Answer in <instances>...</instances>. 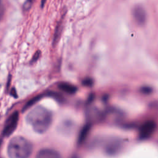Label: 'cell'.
<instances>
[{
	"instance_id": "1",
	"label": "cell",
	"mask_w": 158,
	"mask_h": 158,
	"mask_svg": "<svg viewBox=\"0 0 158 158\" xmlns=\"http://www.w3.org/2000/svg\"><path fill=\"white\" fill-rule=\"evenodd\" d=\"M26 121L35 131L43 133L50 127L52 121V115L50 110L39 106L28 113Z\"/></svg>"
},
{
	"instance_id": "2",
	"label": "cell",
	"mask_w": 158,
	"mask_h": 158,
	"mask_svg": "<svg viewBox=\"0 0 158 158\" xmlns=\"http://www.w3.org/2000/svg\"><path fill=\"white\" fill-rule=\"evenodd\" d=\"M33 146L30 141L20 136L12 138L7 146V154L10 158H28L31 154Z\"/></svg>"
},
{
	"instance_id": "3",
	"label": "cell",
	"mask_w": 158,
	"mask_h": 158,
	"mask_svg": "<svg viewBox=\"0 0 158 158\" xmlns=\"http://www.w3.org/2000/svg\"><path fill=\"white\" fill-rule=\"evenodd\" d=\"M19 114L17 111L14 112L6 120L2 134L4 136H9L15 130L19 122Z\"/></svg>"
},
{
	"instance_id": "4",
	"label": "cell",
	"mask_w": 158,
	"mask_h": 158,
	"mask_svg": "<svg viewBox=\"0 0 158 158\" xmlns=\"http://www.w3.org/2000/svg\"><path fill=\"white\" fill-rule=\"evenodd\" d=\"M133 16L135 21L139 25H143L146 22V13L142 6L137 5L133 10Z\"/></svg>"
},
{
	"instance_id": "5",
	"label": "cell",
	"mask_w": 158,
	"mask_h": 158,
	"mask_svg": "<svg viewBox=\"0 0 158 158\" xmlns=\"http://www.w3.org/2000/svg\"><path fill=\"white\" fill-rule=\"evenodd\" d=\"M35 158H61V156L60 154L54 149L44 148L38 152Z\"/></svg>"
},
{
	"instance_id": "6",
	"label": "cell",
	"mask_w": 158,
	"mask_h": 158,
	"mask_svg": "<svg viewBox=\"0 0 158 158\" xmlns=\"http://www.w3.org/2000/svg\"><path fill=\"white\" fill-rule=\"evenodd\" d=\"M57 86L60 90L70 94L75 93L77 91V88L75 86L66 82H60L58 84Z\"/></svg>"
},
{
	"instance_id": "7",
	"label": "cell",
	"mask_w": 158,
	"mask_h": 158,
	"mask_svg": "<svg viewBox=\"0 0 158 158\" xmlns=\"http://www.w3.org/2000/svg\"><path fill=\"white\" fill-rule=\"evenodd\" d=\"M44 95L41 94H39L38 96H36L35 97L31 99H30L28 102H27V104L25 105V106L23 108V111H25V110H27V109H28L29 107H30L31 106H32L34 104H35L36 102H38V101H40Z\"/></svg>"
},
{
	"instance_id": "8",
	"label": "cell",
	"mask_w": 158,
	"mask_h": 158,
	"mask_svg": "<svg viewBox=\"0 0 158 158\" xmlns=\"http://www.w3.org/2000/svg\"><path fill=\"white\" fill-rule=\"evenodd\" d=\"M87 133H88V127H86L83 128V129L81 130V131L80 134V136H78V143H81L85 139V138L86 137Z\"/></svg>"
},
{
	"instance_id": "9",
	"label": "cell",
	"mask_w": 158,
	"mask_h": 158,
	"mask_svg": "<svg viewBox=\"0 0 158 158\" xmlns=\"http://www.w3.org/2000/svg\"><path fill=\"white\" fill-rule=\"evenodd\" d=\"M33 0H25L23 5V9L24 10H28L33 4Z\"/></svg>"
},
{
	"instance_id": "10",
	"label": "cell",
	"mask_w": 158,
	"mask_h": 158,
	"mask_svg": "<svg viewBox=\"0 0 158 158\" xmlns=\"http://www.w3.org/2000/svg\"><path fill=\"white\" fill-rule=\"evenodd\" d=\"M40 54H41V52H40V51H36L35 53V54L33 55V57H32V59H31V63H34V62H35L36 61H37V60L39 59V57H40Z\"/></svg>"
},
{
	"instance_id": "11",
	"label": "cell",
	"mask_w": 158,
	"mask_h": 158,
	"mask_svg": "<svg viewBox=\"0 0 158 158\" xmlns=\"http://www.w3.org/2000/svg\"><path fill=\"white\" fill-rule=\"evenodd\" d=\"M92 83H93L92 80L90 78H86L82 81V84L85 86H91Z\"/></svg>"
},
{
	"instance_id": "12",
	"label": "cell",
	"mask_w": 158,
	"mask_h": 158,
	"mask_svg": "<svg viewBox=\"0 0 158 158\" xmlns=\"http://www.w3.org/2000/svg\"><path fill=\"white\" fill-rule=\"evenodd\" d=\"M3 14V6L2 0H0V19L1 18Z\"/></svg>"
},
{
	"instance_id": "13",
	"label": "cell",
	"mask_w": 158,
	"mask_h": 158,
	"mask_svg": "<svg viewBox=\"0 0 158 158\" xmlns=\"http://www.w3.org/2000/svg\"><path fill=\"white\" fill-rule=\"evenodd\" d=\"M10 94H11L12 96H14V98L18 97V96H17V93H16V91H15V89L14 88H13L11 89Z\"/></svg>"
},
{
	"instance_id": "14",
	"label": "cell",
	"mask_w": 158,
	"mask_h": 158,
	"mask_svg": "<svg viewBox=\"0 0 158 158\" xmlns=\"http://www.w3.org/2000/svg\"><path fill=\"white\" fill-rule=\"evenodd\" d=\"M46 0H41V7H43L44 6V4L46 2Z\"/></svg>"
},
{
	"instance_id": "15",
	"label": "cell",
	"mask_w": 158,
	"mask_h": 158,
	"mask_svg": "<svg viewBox=\"0 0 158 158\" xmlns=\"http://www.w3.org/2000/svg\"><path fill=\"white\" fill-rule=\"evenodd\" d=\"M72 158H78L77 157H76V156H74V157H72Z\"/></svg>"
}]
</instances>
